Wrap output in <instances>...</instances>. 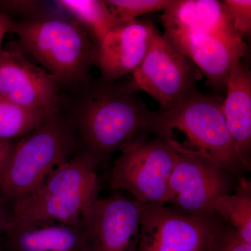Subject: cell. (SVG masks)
I'll return each instance as SVG.
<instances>
[{"label":"cell","instance_id":"6da1fadb","mask_svg":"<svg viewBox=\"0 0 251 251\" xmlns=\"http://www.w3.org/2000/svg\"><path fill=\"white\" fill-rule=\"evenodd\" d=\"M160 18L163 36L201 71L208 85L226 90L229 74L249 47L223 1L173 0Z\"/></svg>","mask_w":251,"mask_h":251},{"label":"cell","instance_id":"7a4b0ae2","mask_svg":"<svg viewBox=\"0 0 251 251\" xmlns=\"http://www.w3.org/2000/svg\"><path fill=\"white\" fill-rule=\"evenodd\" d=\"M76 110L68 117L76 134L80 151L97 167L130 144L148 140L156 112L149 110L130 82L125 85L96 81L81 87Z\"/></svg>","mask_w":251,"mask_h":251},{"label":"cell","instance_id":"3957f363","mask_svg":"<svg viewBox=\"0 0 251 251\" xmlns=\"http://www.w3.org/2000/svg\"><path fill=\"white\" fill-rule=\"evenodd\" d=\"M222 101L195 91L175 108L156 112L151 133L179 154L202 157L232 174L250 170L229 133Z\"/></svg>","mask_w":251,"mask_h":251},{"label":"cell","instance_id":"277c9868","mask_svg":"<svg viewBox=\"0 0 251 251\" xmlns=\"http://www.w3.org/2000/svg\"><path fill=\"white\" fill-rule=\"evenodd\" d=\"M11 31L60 87L79 88L90 82L98 42L74 18L34 14L14 20Z\"/></svg>","mask_w":251,"mask_h":251},{"label":"cell","instance_id":"5b68a950","mask_svg":"<svg viewBox=\"0 0 251 251\" xmlns=\"http://www.w3.org/2000/svg\"><path fill=\"white\" fill-rule=\"evenodd\" d=\"M79 148L72 122L59 110L16 142L0 175V195L10 204L30 196L53 170L78 153Z\"/></svg>","mask_w":251,"mask_h":251},{"label":"cell","instance_id":"8992f818","mask_svg":"<svg viewBox=\"0 0 251 251\" xmlns=\"http://www.w3.org/2000/svg\"><path fill=\"white\" fill-rule=\"evenodd\" d=\"M97 168L89 155L79 151L53 170L32 194L11 203L13 215L33 224L78 225L83 211L99 198Z\"/></svg>","mask_w":251,"mask_h":251},{"label":"cell","instance_id":"52a82bcc","mask_svg":"<svg viewBox=\"0 0 251 251\" xmlns=\"http://www.w3.org/2000/svg\"><path fill=\"white\" fill-rule=\"evenodd\" d=\"M177 158L178 153L156 137L130 144L114 163L111 188L129 191L143 205H165Z\"/></svg>","mask_w":251,"mask_h":251},{"label":"cell","instance_id":"ba28073f","mask_svg":"<svg viewBox=\"0 0 251 251\" xmlns=\"http://www.w3.org/2000/svg\"><path fill=\"white\" fill-rule=\"evenodd\" d=\"M132 75V83L155 99L162 112L184 101L204 75L156 28L145 58Z\"/></svg>","mask_w":251,"mask_h":251},{"label":"cell","instance_id":"9c48e42d","mask_svg":"<svg viewBox=\"0 0 251 251\" xmlns=\"http://www.w3.org/2000/svg\"><path fill=\"white\" fill-rule=\"evenodd\" d=\"M221 221L165 205H144L137 251H206Z\"/></svg>","mask_w":251,"mask_h":251},{"label":"cell","instance_id":"30bf717a","mask_svg":"<svg viewBox=\"0 0 251 251\" xmlns=\"http://www.w3.org/2000/svg\"><path fill=\"white\" fill-rule=\"evenodd\" d=\"M143 206L118 193L99 198L81 216L85 251H137Z\"/></svg>","mask_w":251,"mask_h":251},{"label":"cell","instance_id":"8fae6325","mask_svg":"<svg viewBox=\"0 0 251 251\" xmlns=\"http://www.w3.org/2000/svg\"><path fill=\"white\" fill-rule=\"evenodd\" d=\"M229 174L202 157L178 153L166 204L187 214L216 216V201L232 191Z\"/></svg>","mask_w":251,"mask_h":251},{"label":"cell","instance_id":"7c38bea8","mask_svg":"<svg viewBox=\"0 0 251 251\" xmlns=\"http://www.w3.org/2000/svg\"><path fill=\"white\" fill-rule=\"evenodd\" d=\"M60 86L17 50H0V97L31 110L59 108Z\"/></svg>","mask_w":251,"mask_h":251},{"label":"cell","instance_id":"4fadbf2b","mask_svg":"<svg viewBox=\"0 0 251 251\" xmlns=\"http://www.w3.org/2000/svg\"><path fill=\"white\" fill-rule=\"evenodd\" d=\"M150 21H135L114 28L98 44L94 64L101 80L115 82L133 74L145 58L156 29Z\"/></svg>","mask_w":251,"mask_h":251},{"label":"cell","instance_id":"5bb4252c","mask_svg":"<svg viewBox=\"0 0 251 251\" xmlns=\"http://www.w3.org/2000/svg\"><path fill=\"white\" fill-rule=\"evenodd\" d=\"M0 243L5 251H85V233L78 225L33 224L13 215Z\"/></svg>","mask_w":251,"mask_h":251},{"label":"cell","instance_id":"9a60e30c","mask_svg":"<svg viewBox=\"0 0 251 251\" xmlns=\"http://www.w3.org/2000/svg\"><path fill=\"white\" fill-rule=\"evenodd\" d=\"M221 108L239 156L251 167V72L242 61L229 74Z\"/></svg>","mask_w":251,"mask_h":251},{"label":"cell","instance_id":"2e32d148","mask_svg":"<svg viewBox=\"0 0 251 251\" xmlns=\"http://www.w3.org/2000/svg\"><path fill=\"white\" fill-rule=\"evenodd\" d=\"M214 213L251 244V183L249 179L240 178L233 193L221 196L216 201Z\"/></svg>","mask_w":251,"mask_h":251},{"label":"cell","instance_id":"e0dca14e","mask_svg":"<svg viewBox=\"0 0 251 251\" xmlns=\"http://www.w3.org/2000/svg\"><path fill=\"white\" fill-rule=\"evenodd\" d=\"M59 110V108L31 110L0 97V139H20Z\"/></svg>","mask_w":251,"mask_h":251},{"label":"cell","instance_id":"ac0fdd59","mask_svg":"<svg viewBox=\"0 0 251 251\" xmlns=\"http://www.w3.org/2000/svg\"><path fill=\"white\" fill-rule=\"evenodd\" d=\"M55 2L60 9L72 14L74 19L87 28L98 44L112 29L117 27L105 1L60 0Z\"/></svg>","mask_w":251,"mask_h":251},{"label":"cell","instance_id":"d6986e66","mask_svg":"<svg viewBox=\"0 0 251 251\" xmlns=\"http://www.w3.org/2000/svg\"><path fill=\"white\" fill-rule=\"evenodd\" d=\"M117 26L135 21L144 14L164 11L173 0H108L105 1Z\"/></svg>","mask_w":251,"mask_h":251},{"label":"cell","instance_id":"ffe728a7","mask_svg":"<svg viewBox=\"0 0 251 251\" xmlns=\"http://www.w3.org/2000/svg\"><path fill=\"white\" fill-rule=\"evenodd\" d=\"M206 251H251V244L246 242L234 227L221 221Z\"/></svg>","mask_w":251,"mask_h":251},{"label":"cell","instance_id":"44dd1931","mask_svg":"<svg viewBox=\"0 0 251 251\" xmlns=\"http://www.w3.org/2000/svg\"><path fill=\"white\" fill-rule=\"evenodd\" d=\"M234 29L244 37L251 34V0H225L223 1Z\"/></svg>","mask_w":251,"mask_h":251},{"label":"cell","instance_id":"7402d4cb","mask_svg":"<svg viewBox=\"0 0 251 251\" xmlns=\"http://www.w3.org/2000/svg\"><path fill=\"white\" fill-rule=\"evenodd\" d=\"M14 140L0 139V175L9 163L15 147Z\"/></svg>","mask_w":251,"mask_h":251},{"label":"cell","instance_id":"603a6c76","mask_svg":"<svg viewBox=\"0 0 251 251\" xmlns=\"http://www.w3.org/2000/svg\"><path fill=\"white\" fill-rule=\"evenodd\" d=\"M10 203L0 195V234H4L10 219L13 216Z\"/></svg>","mask_w":251,"mask_h":251},{"label":"cell","instance_id":"cb8c5ba5","mask_svg":"<svg viewBox=\"0 0 251 251\" xmlns=\"http://www.w3.org/2000/svg\"><path fill=\"white\" fill-rule=\"evenodd\" d=\"M14 20L9 15L0 12V50H1V44L6 33L11 31Z\"/></svg>","mask_w":251,"mask_h":251},{"label":"cell","instance_id":"d4e9b609","mask_svg":"<svg viewBox=\"0 0 251 251\" xmlns=\"http://www.w3.org/2000/svg\"><path fill=\"white\" fill-rule=\"evenodd\" d=\"M0 250H1V249H0Z\"/></svg>","mask_w":251,"mask_h":251}]
</instances>
